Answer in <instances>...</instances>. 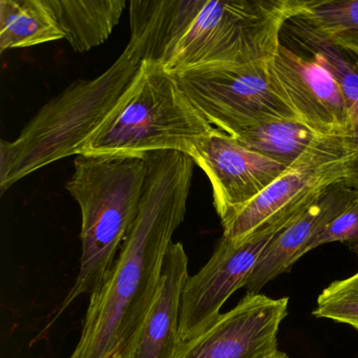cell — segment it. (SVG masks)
I'll return each mask as SVG.
<instances>
[{
  "label": "cell",
  "instance_id": "cell-14",
  "mask_svg": "<svg viewBox=\"0 0 358 358\" xmlns=\"http://www.w3.org/2000/svg\"><path fill=\"white\" fill-rule=\"evenodd\" d=\"M280 41L301 50L324 66L341 87L351 116L354 139L358 145V55L329 41L299 14L287 20Z\"/></svg>",
  "mask_w": 358,
  "mask_h": 358
},
{
  "label": "cell",
  "instance_id": "cell-11",
  "mask_svg": "<svg viewBox=\"0 0 358 358\" xmlns=\"http://www.w3.org/2000/svg\"><path fill=\"white\" fill-rule=\"evenodd\" d=\"M288 297L247 293L202 334L181 345L176 358H270L288 312Z\"/></svg>",
  "mask_w": 358,
  "mask_h": 358
},
{
  "label": "cell",
  "instance_id": "cell-21",
  "mask_svg": "<svg viewBox=\"0 0 358 358\" xmlns=\"http://www.w3.org/2000/svg\"><path fill=\"white\" fill-rule=\"evenodd\" d=\"M270 358H289L286 353L282 351H276Z\"/></svg>",
  "mask_w": 358,
  "mask_h": 358
},
{
  "label": "cell",
  "instance_id": "cell-8",
  "mask_svg": "<svg viewBox=\"0 0 358 358\" xmlns=\"http://www.w3.org/2000/svg\"><path fill=\"white\" fill-rule=\"evenodd\" d=\"M303 210L267 222L244 238H221L209 261L198 273L187 278L184 287L180 311L182 343L196 338L219 318L227 299L246 286L272 238Z\"/></svg>",
  "mask_w": 358,
  "mask_h": 358
},
{
  "label": "cell",
  "instance_id": "cell-17",
  "mask_svg": "<svg viewBox=\"0 0 358 358\" xmlns=\"http://www.w3.org/2000/svg\"><path fill=\"white\" fill-rule=\"evenodd\" d=\"M327 137L299 119H278L251 127L234 138L245 148L288 169Z\"/></svg>",
  "mask_w": 358,
  "mask_h": 358
},
{
  "label": "cell",
  "instance_id": "cell-3",
  "mask_svg": "<svg viewBox=\"0 0 358 358\" xmlns=\"http://www.w3.org/2000/svg\"><path fill=\"white\" fill-rule=\"evenodd\" d=\"M145 41L131 36L124 51L100 76L77 80L45 103L17 139L0 142V192L56 161L78 156L133 81Z\"/></svg>",
  "mask_w": 358,
  "mask_h": 358
},
{
  "label": "cell",
  "instance_id": "cell-13",
  "mask_svg": "<svg viewBox=\"0 0 358 358\" xmlns=\"http://www.w3.org/2000/svg\"><path fill=\"white\" fill-rule=\"evenodd\" d=\"M188 278L185 248L182 243H171L156 299L133 341L116 358H176L183 345L180 311Z\"/></svg>",
  "mask_w": 358,
  "mask_h": 358
},
{
  "label": "cell",
  "instance_id": "cell-5",
  "mask_svg": "<svg viewBox=\"0 0 358 358\" xmlns=\"http://www.w3.org/2000/svg\"><path fill=\"white\" fill-rule=\"evenodd\" d=\"M162 64L142 60L118 104L79 155H144L179 152L189 156L215 131Z\"/></svg>",
  "mask_w": 358,
  "mask_h": 358
},
{
  "label": "cell",
  "instance_id": "cell-22",
  "mask_svg": "<svg viewBox=\"0 0 358 358\" xmlns=\"http://www.w3.org/2000/svg\"></svg>",
  "mask_w": 358,
  "mask_h": 358
},
{
  "label": "cell",
  "instance_id": "cell-2",
  "mask_svg": "<svg viewBox=\"0 0 358 358\" xmlns=\"http://www.w3.org/2000/svg\"><path fill=\"white\" fill-rule=\"evenodd\" d=\"M303 0H171L159 64L177 75L204 66L266 64Z\"/></svg>",
  "mask_w": 358,
  "mask_h": 358
},
{
  "label": "cell",
  "instance_id": "cell-18",
  "mask_svg": "<svg viewBox=\"0 0 358 358\" xmlns=\"http://www.w3.org/2000/svg\"><path fill=\"white\" fill-rule=\"evenodd\" d=\"M299 15L329 41L358 55V0H303Z\"/></svg>",
  "mask_w": 358,
  "mask_h": 358
},
{
  "label": "cell",
  "instance_id": "cell-15",
  "mask_svg": "<svg viewBox=\"0 0 358 358\" xmlns=\"http://www.w3.org/2000/svg\"><path fill=\"white\" fill-rule=\"evenodd\" d=\"M75 52L102 45L120 22L124 0H45Z\"/></svg>",
  "mask_w": 358,
  "mask_h": 358
},
{
  "label": "cell",
  "instance_id": "cell-7",
  "mask_svg": "<svg viewBox=\"0 0 358 358\" xmlns=\"http://www.w3.org/2000/svg\"><path fill=\"white\" fill-rule=\"evenodd\" d=\"M347 181H358V145L354 138L329 136L222 224L223 236L244 238L267 222L307 208L327 188Z\"/></svg>",
  "mask_w": 358,
  "mask_h": 358
},
{
  "label": "cell",
  "instance_id": "cell-6",
  "mask_svg": "<svg viewBox=\"0 0 358 358\" xmlns=\"http://www.w3.org/2000/svg\"><path fill=\"white\" fill-rule=\"evenodd\" d=\"M175 76L207 121L231 137L269 121L299 119L274 83L268 62L204 66Z\"/></svg>",
  "mask_w": 358,
  "mask_h": 358
},
{
  "label": "cell",
  "instance_id": "cell-19",
  "mask_svg": "<svg viewBox=\"0 0 358 358\" xmlns=\"http://www.w3.org/2000/svg\"><path fill=\"white\" fill-rule=\"evenodd\" d=\"M313 314L316 317L349 324L358 331V271L324 289Z\"/></svg>",
  "mask_w": 358,
  "mask_h": 358
},
{
  "label": "cell",
  "instance_id": "cell-10",
  "mask_svg": "<svg viewBox=\"0 0 358 358\" xmlns=\"http://www.w3.org/2000/svg\"><path fill=\"white\" fill-rule=\"evenodd\" d=\"M189 157L210 181L213 204L222 224L267 189L287 169L217 129L202 138Z\"/></svg>",
  "mask_w": 358,
  "mask_h": 358
},
{
  "label": "cell",
  "instance_id": "cell-20",
  "mask_svg": "<svg viewBox=\"0 0 358 358\" xmlns=\"http://www.w3.org/2000/svg\"><path fill=\"white\" fill-rule=\"evenodd\" d=\"M332 242L345 243L358 255V194L341 215L314 238L308 246L307 252L320 245Z\"/></svg>",
  "mask_w": 358,
  "mask_h": 358
},
{
  "label": "cell",
  "instance_id": "cell-9",
  "mask_svg": "<svg viewBox=\"0 0 358 358\" xmlns=\"http://www.w3.org/2000/svg\"><path fill=\"white\" fill-rule=\"evenodd\" d=\"M268 70L301 122L322 135L354 138L343 92L322 64L280 38Z\"/></svg>",
  "mask_w": 358,
  "mask_h": 358
},
{
  "label": "cell",
  "instance_id": "cell-12",
  "mask_svg": "<svg viewBox=\"0 0 358 358\" xmlns=\"http://www.w3.org/2000/svg\"><path fill=\"white\" fill-rule=\"evenodd\" d=\"M358 194V181L341 182L327 188L309 207L280 230L266 247L247 280V293L259 294L270 280L288 271L307 248Z\"/></svg>",
  "mask_w": 358,
  "mask_h": 358
},
{
  "label": "cell",
  "instance_id": "cell-1",
  "mask_svg": "<svg viewBox=\"0 0 358 358\" xmlns=\"http://www.w3.org/2000/svg\"><path fill=\"white\" fill-rule=\"evenodd\" d=\"M137 219L99 290L91 294L80 338L69 358H116L148 316L171 238L185 219L194 161L183 152L146 155Z\"/></svg>",
  "mask_w": 358,
  "mask_h": 358
},
{
  "label": "cell",
  "instance_id": "cell-16",
  "mask_svg": "<svg viewBox=\"0 0 358 358\" xmlns=\"http://www.w3.org/2000/svg\"><path fill=\"white\" fill-rule=\"evenodd\" d=\"M64 38L45 0H0V51Z\"/></svg>",
  "mask_w": 358,
  "mask_h": 358
},
{
  "label": "cell",
  "instance_id": "cell-4",
  "mask_svg": "<svg viewBox=\"0 0 358 358\" xmlns=\"http://www.w3.org/2000/svg\"><path fill=\"white\" fill-rule=\"evenodd\" d=\"M146 155H78L66 189L81 211L80 269L56 312L106 282L137 219L148 177Z\"/></svg>",
  "mask_w": 358,
  "mask_h": 358
}]
</instances>
